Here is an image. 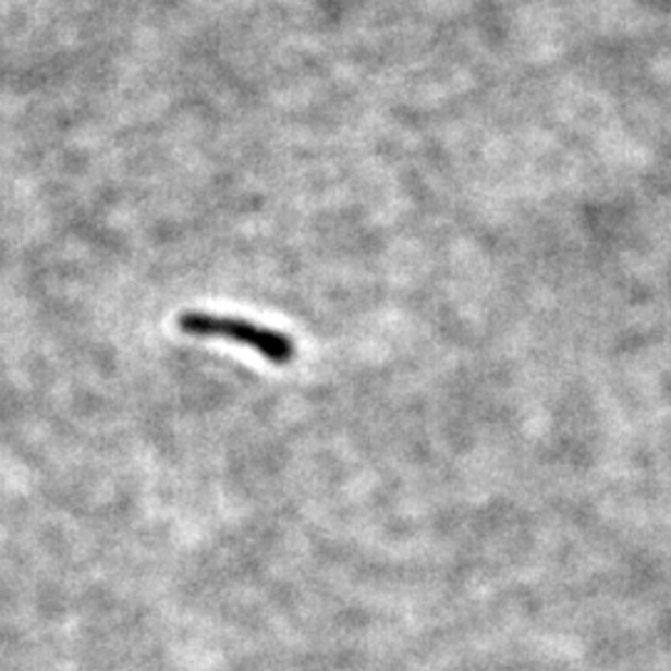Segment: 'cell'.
Here are the masks:
<instances>
[{
  "label": "cell",
  "instance_id": "obj_1",
  "mask_svg": "<svg viewBox=\"0 0 671 671\" xmlns=\"http://www.w3.org/2000/svg\"><path fill=\"white\" fill-rule=\"evenodd\" d=\"M180 331L192 335H205V339H227L236 341L242 346L259 353L273 366H289L296 358V346L286 333L273 331L269 326H259L244 319H232V316H215L187 312L176 319Z\"/></svg>",
  "mask_w": 671,
  "mask_h": 671
}]
</instances>
